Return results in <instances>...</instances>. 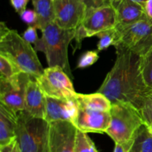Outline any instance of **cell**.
<instances>
[{"label": "cell", "mask_w": 152, "mask_h": 152, "mask_svg": "<svg viewBox=\"0 0 152 152\" xmlns=\"http://www.w3.org/2000/svg\"><path fill=\"white\" fill-rule=\"evenodd\" d=\"M99 38L97 43V51L101 52L108 49L110 46H114L117 39V31L116 28L106 30L99 33L96 36Z\"/></svg>", "instance_id": "cell-21"}, {"label": "cell", "mask_w": 152, "mask_h": 152, "mask_svg": "<svg viewBox=\"0 0 152 152\" xmlns=\"http://www.w3.org/2000/svg\"><path fill=\"white\" fill-rule=\"evenodd\" d=\"M117 58L97 92L111 103H130L140 110L149 89L141 68V56L127 49L116 48Z\"/></svg>", "instance_id": "cell-1"}, {"label": "cell", "mask_w": 152, "mask_h": 152, "mask_svg": "<svg viewBox=\"0 0 152 152\" xmlns=\"http://www.w3.org/2000/svg\"><path fill=\"white\" fill-rule=\"evenodd\" d=\"M134 1H137V2L140 3V4H142V5L144 6V5H145V2H146L147 0H134Z\"/></svg>", "instance_id": "cell-33"}, {"label": "cell", "mask_w": 152, "mask_h": 152, "mask_svg": "<svg viewBox=\"0 0 152 152\" xmlns=\"http://www.w3.org/2000/svg\"><path fill=\"white\" fill-rule=\"evenodd\" d=\"M0 152H21L16 139L6 145L0 146Z\"/></svg>", "instance_id": "cell-29"}, {"label": "cell", "mask_w": 152, "mask_h": 152, "mask_svg": "<svg viewBox=\"0 0 152 152\" xmlns=\"http://www.w3.org/2000/svg\"><path fill=\"white\" fill-rule=\"evenodd\" d=\"M29 0H10V3L15 11L18 13H21L26 9Z\"/></svg>", "instance_id": "cell-28"}, {"label": "cell", "mask_w": 152, "mask_h": 152, "mask_svg": "<svg viewBox=\"0 0 152 152\" xmlns=\"http://www.w3.org/2000/svg\"><path fill=\"white\" fill-rule=\"evenodd\" d=\"M37 82L46 96L63 99H75L77 92L71 77L59 66L45 69Z\"/></svg>", "instance_id": "cell-8"}, {"label": "cell", "mask_w": 152, "mask_h": 152, "mask_svg": "<svg viewBox=\"0 0 152 152\" xmlns=\"http://www.w3.org/2000/svg\"><path fill=\"white\" fill-rule=\"evenodd\" d=\"M117 25L116 13L108 2L87 8L82 24L76 29V49L81 47L82 41L86 37L96 36L102 31L116 28Z\"/></svg>", "instance_id": "cell-6"}, {"label": "cell", "mask_w": 152, "mask_h": 152, "mask_svg": "<svg viewBox=\"0 0 152 152\" xmlns=\"http://www.w3.org/2000/svg\"><path fill=\"white\" fill-rule=\"evenodd\" d=\"M78 112L75 99H63L46 96L45 120L48 123L66 121L74 124Z\"/></svg>", "instance_id": "cell-13"}, {"label": "cell", "mask_w": 152, "mask_h": 152, "mask_svg": "<svg viewBox=\"0 0 152 152\" xmlns=\"http://www.w3.org/2000/svg\"><path fill=\"white\" fill-rule=\"evenodd\" d=\"M34 10L38 15L37 28L40 31L53 22V0H31Z\"/></svg>", "instance_id": "cell-18"}, {"label": "cell", "mask_w": 152, "mask_h": 152, "mask_svg": "<svg viewBox=\"0 0 152 152\" xmlns=\"http://www.w3.org/2000/svg\"><path fill=\"white\" fill-rule=\"evenodd\" d=\"M111 123L110 112L99 111L78 105V112L74 125L85 133L106 132Z\"/></svg>", "instance_id": "cell-12"}, {"label": "cell", "mask_w": 152, "mask_h": 152, "mask_svg": "<svg viewBox=\"0 0 152 152\" xmlns=\"http://www.w3.org/2000/svg\"><path fill=\"white\" fill-rule=\"evenodd\" d=\"M143 120L145 125H149L152 123V89H149L146 92L143 104L140 109Z\"/></svg>", "instance_id": "cell-24"}, {"label": "cell", "mask_w": 152, "mask_h": 152, "mask_svg": "<svg viewBox=\"0 0 152 152\" xmlns=\"http://www.w3.org/2000/svg\"><path fill=\"white\" fill-rule=\"evenodd\" d=\"M25 111L34 118L45 119L46 95L34 77H31L27 85Z\"/></svg>", "instance_id": "cell-15"}, {"label": "cell", "mask_w": 152, "mask_h": 152, "mask_svg": "<svg viewBox=\"0 0 152 152\" xmlns=\"http://www.w3.org/2000/svg\"><path fill=\"white\" fill-rule=\"evenodd\" d=\"M0 55L7 57L22 72L31 77L37 78L44 72L45 69L35 49L16 30L10 29L4 22H0Z\"/></svg>", "instance_id": "cell-2"}, {"label": "cell", "mask_w": 152, "mask_h": 152, "mask_svg": "<svg viewBox=\"0 0 152 152\" xmlns=\"http://www.w3.org/2000/svg\"><path fill=\"white\" fill-rule=\"evenodd\" d=\"M31 77L25 72H20L9 79L0 77V104L16 114L25 110V92Z\"/></svg>", "instance_id": "cell-9"}, {"label": "cell", "mask_w": 152, "mask_h": 152, "mask_svg": "<svg viewBox=\"0 0 152 152\" xmlns=\"http://www.w3.org/2000/svg\"><path fill=\"white\" fill-rule=\"evenodd\" d=\"M132 145H121L115 143L114 152H129Z\"/></svg>", "instance_id": "cell-31"}, {"label": "cell", "mask_w": 152, "mask_h": 152, "mask_svg": "<svg viewBox=\"0 0 152 152\" xmlns=\"http://www.w3.org/2000/svg\"><path fill=\"white\" fill-rule=\"evenodd\" d=\"M98 51H86L79 58L77 68L85 69L94 64L99 59Z\"/></svg>", "instance_id": "cell-25"}, {"label": "cell", "mask_w": 152, "mask_h": 152, "mask_svg": "<svg viewBox=\"0 0 152 152\" xmlns=\"http://www.w3.org/2000/svg\"><path fill=\"white\" fill-rule=\"evenodd\" d=\"M147 126H148V129H149L150 132H151V134H152V123L150 124L149 125H147Z\"/></svg>", "instance_id": "cell-35"}, {"label": "cell", "mask_w": 152, "mask_h": 152, "mask_svg": "<svg viewBox=\"0 0 152 152\" xmlns=\"http://www.w3.org/2000/svg\"><path fill=\"white\" fill-rule=\"evenodd\" d=\"M114 8L117 25H127L146 19L144 6L134 0H108Z\"/></svg>", "instance_id": "cell-14"}, {"label": "cell", "mask_w": 152, "mask_h": 152, "mask_svg": "<svg viewBox=\"0 0 152 152\" xmlns=\"http://www.w3.org/2000/svg\"><path fill=\"white\" fill-rule=\"evenodd\" d=\"M17 114L0 104V146L12 142L16 139Z\"/></svg>", "instance_id": "cell-16"}, {"label": "cell", "mask_w": 152, "mask_h": 152, "mask_svg": "<svg viewBox=\"0 0 152 152\" xmlns=\"http://www.w3.org/2000/svg\"><path fill=\"white\" fill-rule=\"evenodd\" d=\"M146 19L152 24V0H147L144 5Z\"/></svg>", "instance_id": "cell-30"}, {"label": "cell", "mask_w": 152, "mask_h": 152, "mask_svg": "<svg viewBox=\"0 0 152 152\" xmlns=\"http://www.w3.org/2000/svg\"><path fill=\"white\" fill-rule=\"evenodd\" d=\"M49 125L50 152H75L77 127L66 121L53 122Z\"/></svg>", "instance_id": "cell-11"}, {"label": "cell", "mask_w": 152, "mask_h": 152, "mask_svg": "<svg viewBox=\"0 0 152 152\" xmlns=\"http://www.w3.org/2000/svg\"><path fill=\"white\" fill-rule=\"evenodd\" d=\"M141 68L147 86L152 89V47L141 57Z\"/></svg>", "instance_id": "cell-23"}, {"label": "cell", "mask_w": 152, "mask_h": 152, "mask_svg": "<svg viewBox=\"0 0 152 152\" xmlns=\"http://www.w3.org/2000/svg\"><path fill=\"white\" fill-rule=\"evenodd\" d=\"M37 29L38 28L36 26H28L22 34V37L28 43L31 44H34L35 46L40 39L39 38L38 34H37Z\"/></svg>", "instance_id": "cell-27"}, {"label": "cell", "mask_w": 152, "mask_h": 152, "mask_svg": "<svg viewBox=\"0 0 152 152\" xmlns=\"http://www.w3.org/2000/svg\"><path fill=\"white\" fill-rule=\"evenodd\" d=\"M87 8L81 0H53V22L64 29L76 30L82 24Z\"/></svg>", "instance_id": "cell-10"}, {"label": "cell", "mask_w": 152, "mask_h": 152, "mask_svg": "<svg viewBox=\"0 0 152 152\" xmlns=\"http://www.w3.org/2000/svg\"><path fill=\"white\" fill-rule=\"evenodd\" d=\"M21 19L28 26H36L38 24L39 18L37 12L31 9H25V10L19 13Z\"/></svg>", "instance_id": "cell-26"}, {"label": "cell", "mask_w": 152, "mask_h": 152, "mask_svg": "<svg viewBox=\"0 0 152 152\" xmlns=\"http://www.w3.org/2000/svg\"><path fill=\"white\" fill-rule=\"evenodd\" d=\"M49 129L45 119L33 117L25 110L19 112L16 134L21 152H50Z\"/></svg>", "instance_id": "cell-5"}, {"label": "cell", "mask_w": 152, "mask_h": 152, "mask_svg": "<svg viewBox=\"0 0 152 152\" xmlns=\"http://www.w3.org/2000/svg\"><path fill=\"white\" fill-rule=\"evenodd\" d=\"M75 152H99L87 133L77 131Z\"/></svg>", "instance_id": "cell-20"}, {"label": "cell", "mask_w": 152, "mask_h": 152, "mask_svg": "<svg viewBox=\"0 0 152 152\" xmlns=\"http://www.w3.org/2000/svg\"><path fill=\"white\" fill-rule=\"evenodd\" d=\"M111 123L105 134L117 144L132 145L137 133L145 123L141 112L124 101L112 103Z\"/></svg>", "instance_id": "cell-4"}, {"label": "cell", "mask_w": 152, "mask_h": 152, "mask_svg": "<svg viewBox=\"0 0 152 152\" xmlns=\"http://www.w3.org/2000/svg\"><path fill=\"white\" fill-rule=\"evenodd\" d=\"M114 47L132 51L141 57L152 47V24L147 19L127 25H117Z\"/></svg>", "instance_id": "cell-7"}, {"label": "cell", "mask_w": 152, "mask_h": 152, "mask_svg": "<svg viewBox=\"0 0 152 152\" xmlns=\"http://www.w3.org/2000/svg\"><path fill=\"white\" fill-rule=\"evenodd\" d=\"M75 100L79 106L99 111L110 112L112 106V103L105 95L98 92L91 94L77 93Z\"/></svg>", "instance_id": "cell-17"}, {"label": "cell", "mask_w": 152, "mask_h": 152, "mask_svg": "<svg viewBox=\"0 0 152 152\" xmlns=\"http://www.w3.org/2000/svg\"><path fill=\"white\" fill-rule=\"evenodd\" d=\"M100 1V2L102 3V4H105V3H108V0H99Z\"/></svg>", "instance_id": "cell-36"}, {"label": "cell", "mask_w": 152, "mask_h": 152, "mask_svg": "<svg viewBox=\"0 0 152 152\" xmlns=\"http://www.w3.org/2000/svg\"><path fill=\"white\" fill-rule=\"evenodd\" d=\"M22 72L17 66L4 55H0V77L9 79Z\"/></svg>", "instance_id": "cell-22"}, {"label": "cell", "mask_w": 152, "mask_h": 152, "mask_svg": "<svg viewBox=\"0 0 152 152\" xmlns=\"http://www.w3.org/2000/svg\"><path fill=\"white\" fill-rule=\"evenodd\" d=\"M129 152H152V134L145 124L137 131Z\"/></svg>", "instance_id": "cell-19"}, {"label": "cell", "mask_w": 152, "mask_h": 152, "mask_svg": "<svg viewBox=\"0 0 152 152\" xmlns=\"http://www.w3.org/2000/svg\"><path fill=\"white\" fill-rule=\"evenodd\" d=\"M41 31L42 37L34 46L35 50L45 55L49 67H61L72 77L68 61V46L75 39L76 30L64 29L53 22L44 27Z\"/></svg>", "instance_id": "cell-3"}, {"label": "cell", "mask_w": 152, "mask_h": 152, "mask_svg": "<svg viewBox=\"0 0 152 152\" xmlns=\"http://www.w3.org/2000/svg\"><path fill=\"white\" fill-rule=\"evenodd\" d=\"M94 2H95V5H96V7L102 5V4L100 2V1H99V0H94Z\"/></svg>", "instance_id": "cell-34"}, {"label": "cell", "mask_w": 152, "mask_h": 152, "mask_svg": "<svg viewBox=\"0 0 152 152\" xmlns=\"http://www.w3.org/2000/svg\"><path fill=\"white\" fill-rule=\"evenodd\" d=\"M81 1H83V2L86 4V5L87 6L88 8H89V7H96L94 0H81Z\"/></svg>", "instance_id": "cell-32"}]
</instances>
